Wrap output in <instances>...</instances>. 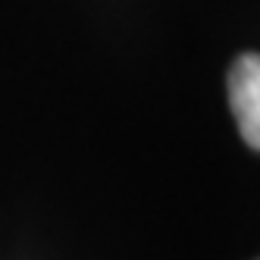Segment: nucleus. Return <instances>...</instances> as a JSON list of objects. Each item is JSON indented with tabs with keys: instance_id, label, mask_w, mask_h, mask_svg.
<instances>
[{
	"instance_id": "nucleus-1",
	"label": "nucleus",
	"mask_w": 260,
	"mask_h": 260,
	"mask_svg": "<svg viewBox=\"0 0 260 260\" xmlns=\"http://www.w3.org/2000/svg\"><path fill=\"white\" fill-rule=\"evenodd\" d=\"M229 107L238 132L260 151V53H245L229 69Z\"/></svg>"
}]
</instances>
